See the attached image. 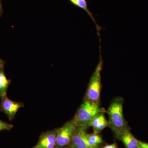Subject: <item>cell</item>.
I'll return each instance as SVG.
<instances>
[{"label": "cell", "mask_w": 148, "mask_h": 148, "mask_svg": "<svg viewBox=\"0 0 148 148\" xmlns=\"http://www.w3.org/2000/svg\"><path fill=\"white\" fill-rule=\"evenodd\" d=\"M124 99L118 96L113 99L107 113L109 116V127L116 139L123 132L130 128L125 120L123 113Z\"/></svg>", "instance_id": "6da1fadb"}, {"label": "cell", "mask_w": 148, "mask_h": 148, "mask_svg": "<svg viewBox=\"0 0 148 148\" xmlns=\"http://www.w3.org/2000/svg\"><path fill=\"white\" fill-rule=\"evenodd\" d=\"M107 111L100 107L99 103L84 100L73 118L77 126H84L88 128L95 117Z\"/></svg>", "instance_id": "7a4b0ae2"}, {"label": "cell", "mask_w": 148, "mask_h": 148, "mask_svg": "<svg viewBox=\"0 0 148 148\" xmlns=\"http://www.w3.org/2000/svg\"><path fill=\"white\" fill-rule=\"evenodd\" d=\"M100 49V60L95 71L90 77L85 95V101L100 103L102 84L101 73L103 69V61L101 55V48Z\"/></svg>", "instance_id": "3957f363"}, {"label": "cell", "mask_w": 148, "mask_h": 148, "mask_svg": "<svg viewBox=\"0 0 148 148\" xmlns=\"http://www.w3.org/2000/svg\"><path fill=\"white\" fill-rule=\"evenodd\" d=\"M77 125L73 118L57 129L56 148H63L70 145L75 132Z\"/></svg>", "instance_id": "277c9868"}, {"label": "cell", "mask_w": 148, "mask_h": 148, "mask_svg": "<svg viewBox=\"0 0 148 148\" xmlns=\"http://www.w3.org/2000/svg\"><path fill=\"white\" fill-rule=\"evenodd\" d=\"M1 99L0 110L7 116L9 120L14 119L18 110L24 107L23 103L12 101L8 98L7 96L3 97Z\"/></svg>", "instance_id": "5b68a950"}, {"label": "cell", "mask_w": 148, "mask_h": 148, "mask_svg": "<svg viewBox=\"0 0 148 148\" xmlns=\"http://www.w3.org/2000/svg\"><path fill=\"white\" fill-rule=\"evenodd\" d=\"M84 126H77L69 148H89L87 144V129Z\"/></svg>", "instance_id": "8992f818"}, {"label": "cell", "mask_w": 148, "mask_h": 148, "mask_svg": "<svg viewBox=\"0 0 148 148\" xmlns=\"http://www.w3.org/2000/svg\"><path fill=\"white\" fill-rule=\"evenodd\" d=\"M57 129L43 132L35 146L36 148H56Z\"/></svg>", "instance_id": "52a82bcc"}, {"label": "cell", "mask_w": 148, "mask_h": 148, "mask_svg": "<svg viewBox=\"0 0 148 148\" xmlns=\"http://www.w3.org/2000/svg\"><path fill=\"white\" fill-rule=\"evenodd\" d=\"M117 139L123 143L125 148H138L139 140H137L132 134L131 128L123 132Z\"/></svg>", "instance_id": "ba28073f"}, {"label": "cell", "mask_w": 148, "mask_h": 148, "mask_svg": "<svg viewBox=\"0 0 148 148\" xmlns=\"http://www.w3.org/2000/svg\"><path fill=\"white\" fill-rule=\"evenodd\" d=\"M90 127H92L93 132L96 134H100L106 127H109L108 121L104 113L100 114L95 117L90 123Z\"/></svg>", "instance_id": "9c48e42d"}, {"label": "cell", "mask_w": 148, "mask_h": 148, "mask_svg": "<svg viewBox=\"0 0 148 148\" xmlns=\"http://www.w3.org/2000/svg\"><path fill=\"white\" fill-rule=\"evenodd\" d=\"M69 1L74 5L82 9L83 10H84L87 13V14L89 15V16H90V18L92 19V21L95 23L96 29H97V34H98V37L99 38V41H101L100 31H101V29H102V28L100 27L97 24L96 20H95V18H94L92 12L90 11L89 9L88 8L87 2L86 0H69Z\"/></svg>", "instance_id": "30bf717a"}, {"label": "cell", "mask_w": 148, "mask_h": 148, "mask_svg": "<svg viewBox=\"0 0 148 148\" xmlns=\"http://www.w3.org/2000/svg\"><path fill=\"white\" fill-rule=\"evenodd\" d=\"M87 144L89 148H101L104 144V140L99 134L93 132L87 135Z\"/></svg>", "instance_id": "8fae6325"}, {"label": "cell", "mask_w": 148, "mask_h": 148, "mask_svg": "<svg viewBox=\"0 0 148 148\" xmlns=\"http://www.w3.org/2000/svg\"><path fill=\"white\" fill-rule=\"evenodd\" d=\"M11 80L6 77L3 68L0 67V98L7 96V90L10 84Z\"/></svg>", "instance_id": "7c38bea8"}, {"label": "cell", "mask_w": 148, "mask_h": 148, "mask_svg": "<svg viewBox=\"0 0 148 148\" xmlns=\"http://www.w3.org/2000/svg\"><path fill=\"white\" fill-rule=\"evenodd\" d=\"M13 127V125L2 121L0 119V132L4 130H10Z\"/></svg>", "instance_id": "4fadbf2b"}, {"label": "cell", "mask_w": 148, "mask_h": 148, "mask_svg": "<svg viewBox=\"0 0 148 148\" xmlns=\"http://www.w3.org/2000/svg\"><path fill=\"white\" fill-rule=\"evenodd\" d=\"M101 148H119L118 147L117 145L115 143L112 144L106 145H103Z\"/></svg>", "instance_id": "5bb4252c"}, {"label": "cell", "mask_w": 148, "mask_h": 148, "mask_svg": "<svg viewBox=\"0 0 148 148\" xmlns=\"http://www.w3.org/2000/svg\"><path fill=\"white\" fill-rule=\"evenodd\" d=\"M138 147L139 148H148V143L139 140Z\"/></svg>", "instance_id": "9a60e30c"}, {"label": "cell", "mask_w": 148, "mask_h": 148, "mask_svg": "<svg viewBox=\"0 0 148 148\" xmlns=\"http://www.w3.org/2000/svg\"><path fill=\"white\" fill-rule=\"evenodd\" d=\"M4 65V63L3 61L0 58V67L3 68Z\"/></svg>", "instance_id": "2e32d148"}, {"label": "cell", "mask_w": 148, "mask_h": 148, "mask_svg": "<svg viewBox=\"0 0 148 148\" xmlns=\"http://www.w3.org/2000/svg\"><path fill=\"white\" fill-rule=\"evenodd\" d=\"M69 148V147H64V148Z\"/></svg>", "instance_id": "e0dca14e"}, {"label": "cell", "mask_w": 148, "mask_h": 148, "mask_svg": "<svg viewBox=\"0 0 148 148\" xmlns=\"http://www.w3.org/2000/svg\"><path fill=\"white\" fill-rule=\"evenodd\" d=\"M36 148V147H35H35H33V148Z\"/></svg>", "instance_id": "ac0fdd59"}, {"label": "cell", "mask_w": 148, "mask_h": 148, "mask_svg": "<svg viewBox=\"0 0 148 148\" xmlns=\"http://www.w3.org/2000/svg\"><path fill=\"white\" fill-rule=\"evenodd\" d=\"M0 14H1V11H0Z\"/></svg>", "instance_id": "d6986e66"}, {"label": "cell", "mask_w": 148, "mask_h": 148, "mask_svg": "<svg viewBox=\"0 0 148 148\" xmlns=\"http://www.w3.org/2000/svg\"></svg>", "instance_id": "ffe728a7"}, {"label": "cell", "mask_w": 148, "mask_h": 148, "mask_svg": "<svg viewBox=\"0 0 148 148\" xmlns=\"http://www.w3.org/2000/svg\"><path fill=\"white\" fill-rule=\"evenodd\" d=\"M139 148V147H138V148Z\"/></svg>", "instance_id": "44dd1931"}]
</instances>
